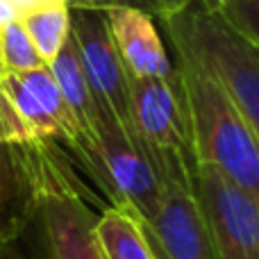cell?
<instances>
[{
	"label": "cell",
	"mask_w": 259,
	"mask_h": 259,
	"mask_svg": "<svg viewBox=\"0 0 259 259\" xmlns=\"http://www.w3.org/2000/svg\"><path fill=\"white\" fill-rule=\"evenodd\" d=\"M18 150L30 187L27 214L18 243L27 259H105L98 243V214L84 187L55 143L12 146Z\"/></svg>",
	"instance_id": "6da1fadb"
},
{
	"label": "cell",
	"mask_w": 259,
	"mask_h": 259,
	"mask_svg": "<svg viewBox=\"0 0 259 259\" xmlns=\"http://www.w3.org/2000/svg\"><path fill=\"white\" fill-rule=\"evenodd\" d=\"M189 109L196 164L214 166L243 191L259 198V139L228 91L191 53L173 46Z\"/></svg>",
	"instance_id": "7a4b0ae2"
},
{
	"label": "cell",
	"mask_w": 259,
	"mask_h": 259,
	"mask_svg": "<svg viewBox=\"0 0 259 259\" xmlns=\"http://www.w3.org/2000/svg\"><path fill=\"white\" fill-rule=\"evenodd\" d=\"M161 25L170 46L191 53L209 68L259 139V46L209 0H191Z\"/></svg>",
	"instance_id": "3957f363"
},
{
	"label": "cell",
	"mask_w": 259,
	"mask_h": 259,
	"mask_svg": "<svg viewBox=\"0 0 259 259\" xmlns=\"http://www.w3.org/2000/svg\"><path fill=\"white\" fill-rule=\"evenodd\" d=\"M96 127L77 139L71 148L82 168L109 198L112 207H121L141 223L152 219L159 200V180L146 150L132 127L100 109Z\"/></svg>",
	"instance_id": "277c9868"
},
{
	"label": "cell",
	"mask_w": 259,
	"mask_h": 259,
	"mask_svg": "<svg viewBox=\"0 0 259 259\" xmlns=\"http://www.w3.org/2000/svg\"><path fill=\"white\" fill-rule=\"evenodd\" d=\"M155 170L159 200L152 219L141 223L155 259H219L193 193L196 164L168 159Z\"/></svg>",
	"instance_id": "5b68a950"
},
{
	"label": "cell",
	"mask_w": 259,
	"mask_h": 259,
	"mask_svg": "<svg viewBox=\"0 0 259 259\" xmlns=\"http://www.w3.org/2000/svg\"><path fill=\"white\" fill-rule=\"evenodd\" d=\"M130 127L150 152L152 161L184 159L196 164L187 98L178 68L168 77L130 80Z\"/></svg>",
	"instance_id": "8992f818"
},
{
	"label": "cell",
	"mask_w": 259,
	"mask_h": 259,
	"mask_svg": "<svg viewBox=\"0 0 259 259\" xmlns=\"http://www.w3.org/2000/svg\"><path fill=\"white\" fill-rule=\"evenodd\" d=\"M193 193L219 259H259V198L205 164H196Z\"/></svg>",
	"instance_id": "52a82bcc"
},
{
	"label": "cell",
	"mask_w": 259,
	"mask_h": 259,
	"mask_svg": "<svg viewBox=\"0 0 259 259\" xmlns=\"http://www.w3.org/2000/svg\"><path fill=\"white\" fill-rule=\"evenodd\" d=\"M71 36L100 109L130 127V73L112 39L105 12L71 9Z\"/></svg>",
	"instance_id": "ba28073f"
},
{
	"label": "cell",
	"mask_w": 259,
	"mask_h": 259,
	"mask_svg": "<svg viewBox=\"0 0 259 259\" xmlns=\"http://www.w3.org/2000/svg\"><path fill=\"white\" fill-rule=\"evenodd\" d=\"M105 18L130 77L143 80L173 75L175 64L155 27V18L137 9H109Z\"/></svg>",
	"instance_id": "9c48e42d"
},
{
	"label": "cell",
	"mask_w": 259,
	"mask_h": 259,
	"mask_svg": "<svg viewBox=\"0 0 259 259\" xmlns=\"http://www.w3.org/2000/svg\"><path fill=\"white\" fill-rule=\"evenodd\" d=\"M30 200L25 168L12 146H0V259L14 255Z\"/></svg>",
	"instance_id": "30bf717a"
},
{
	"label": "cell",
	"mask_w": 259,
	"mask_h": 259,
	"mask_svg": "<svg viewBox=\"0 0 259 259\" xmlns=\"http://www.w3.org/2000/svg\"><path fill=\"white\" fill-rule=\"evenodd\" d=\"M48 71L53 73L55 82H57L59 91H62L77 127H80V137L89 134L98 123L100 112H98V103L94 98V91L89 87V80H87L84 71H82L73 36H68V41L57 53V57L48 64Z\"/></svg>",
	"instance_id": "8fae6325"
},
{
	"label": "cell",
	"mask_w": 259,
	"mask_h": 259,
	"mask_svg": "<svg viewBox=\"0 0 259 259\" xmlns=\"http://www.w3.org/2000/svg\"><path fill=\"white\" fill-rule=\"evenodd\" d=\"M98 243L105 259H155L141 221L127 209L112 207L98 214Z\"/></svg>",
	"instance_id": "7c38bea8"
},
{
	"label": "cell",
	"mask_w": 259,
	"mask_h": 259,
	"mask_svg": "<svg viewBox=\"0 0 259 259\" xmlns=\"http://www.w3.org/2000/svg\"><path fill=\"white\" fill-rule=\"evenodd\" d=\"M18 21L25 27L32 46L36 48L46 66L57 57V53L71 36V7L68 5H50V7L32 9L27 14H21Z\"/></svg>",
	"instance_id": "4fadbf2b"
},
{
	"label": "cell",
	"mask_w": 259,
	"mask_h": 259,
	"mask_svg": "<svg viewBox=\"0 0 259 259\" xmlns=\"http://www.w3.org/2000/svg\"><path fill=\"white\" fill-rule=\"evenodd\" d=\"M0 64L7 73H27L46 66L18 18L0 30Z\"/></svg>",
	"instance_id": "5bb4252c"
},
{
	"label": "cell",
	"mask_w": 259,
	"mask_h": 259,
	"mask_svg": "<svg viewBox=\"0 0 259 259\" xmlns=\"http://www.w3.org/2000/svg\"><path fill=\"white\" fill-rule=\"evenodd\" d=\"M191 0H68L71 9H87V12H109V9H137L150 18H166L180 14Z\"/></svg>",
	"instance_id": "9a60e30c"
},
{
	"label": "cell",
	"mask_w": 259,
	"mask_h": 259,
	"mask_svg": "<svg viewBox=\"0 0 259 259\" xmlns=\"http://www.w3.org/2000/svg\"><path fill=\"white\" fill-rule=\"evenodd\" d=\"M216 7L234 27L259 46V0H223Z\"/></svg>",
	"instance_id": "2e32d148"
},
{
	"label": "cell",
	"mask_w": 259,
	"mask_h": 259,
	"mask_svg": "<svg viewBox=\"0 0 259 259\" xmlns=\"http://www.w3.org/2000/svg\"><path fill=\"white\" fill-rule=\"evenodd\" d=\"M12 5V9L16 12V16L21 14H27L32 9H39V7H50V5H68V0H7Z\"/></svg>",
	"instance_id": "e0dca14e"
},
{
	"label": "cell",
	"mask_w": 259,
	"mask_h": 259,
	"mask_svg": "<svg viewBox=\"0 0 259 259\" xmlns=\"http://www.w3.org/2000/svg\"><path fill=\"white\" fill-rule=\"evenodd\" d=\"M209 3H214V5H219V3H223V0H209Z\"/></svg>",
	"instance_id": "ac0fdd59"
},
{
	"label": "cell",
	"mask_w": 259,
	"mask_h": 259,
	"mask_svg": "<svg viewBox=\"0 0 259 259\" xmlns=\"http://www.w3.org/2000/svg\"><path fill=\"white\" fill-rule=\"evenodd\" d=\"M3 73H7V71H5V68H3V64H0V75H3Z\"/></svg>",
	"instance_id": "d6986e66"
}]
</instances>
